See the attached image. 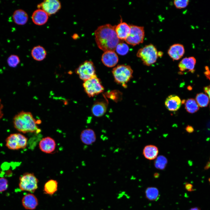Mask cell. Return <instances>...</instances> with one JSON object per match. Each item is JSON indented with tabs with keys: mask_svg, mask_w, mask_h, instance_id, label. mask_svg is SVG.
I'll list each match as a JSON object with an SVG mask.
<instances>
[{
	"mask_svg": "<svg viewBox=\"0 0 210 210\" xmlns=\"http://www.w3.org/2000/svg\"><path fill=\"white\" fill-rule=\"evenodd\" d=\"M116 25L106 24L99 26L94 32L98 47L104 52L115 51L120 42L115 31Z\"/></svg>",
	"mask_w": 210,
	"mask_h": 210,
	"instance_id": "obj_1",
	"label": "cell"
},
{
	"mask_svg": "<svg viewBox=\"0 0 210 210\" xmlns=\"http://www.w3.org/2000/svg\"><path fill=\"white\" fill-rule=\"evenodd\" d=\"M29 112L22 111L16 114L13 119L15 128L19 131L25 133H38L41 130L37 125L38 122Z\"/></svg>",
	"mask_w": 210,
	"mask_h": 210,
	"instance_id": "obj_2",
	"label": "cell"
},
{
	"mask_svg": "<svg viewBox=\"0 0 210 210\" xmlns=\"http://www.w3.org/2000/svg\"><path fill=\"white\" fill-rule=\"evenodd\" d=\"M133 72L130 66L124 64L118 65L112 71L115 81L125 88L127 83L132 78Z\"/></svg>",
	"mask_w": 210,
	"mask_h": 210,
	"instance_id": "obj_3",
	"label": "cell"
},
{
	"mask_svg": "<svg viewBox=\"0 0 210 210\" xmlns=\"http://www.w3.org/2000/svg\"><path fill=\"white\" fill-rule=\"evenodd\" d=\"M136 56L141 59L144 65L147 66L155 63L158 57L157 49L152 44L146 45L139 49Z\"/></svg>",
	"mask_w": 210,
	"mask_h": 210,
	"instance_id": "obj_4",
	"label": "cell"
},
{
	"mask_svg": "<svg viewBox=\"0 0 210 210\" xmlns=\"http://www.w3.org/2000/svg\"><path fill=\"white\" fill-rule=\"evenodd\" d=\"M19 179V186L22 191L34 192L38 188V180L33 173H25Z\"/></svg>",
	"mask_w": 210,
	"mask_h": 210,
	"instance_id": "obj_5",
	"label": "cell"
},
{
	"mask_svg": "<svg viewBox=\"0 0 210 210\" xmlns=\"http://www.w3.org/2000/svg\"><path fill=\"white\" fill-rule=\"evenodd\" d=\"M83 86L85 91L90 97L97 95L104 90L100 80L97 76L84 81Z\"/></svg>",
	"mask_w": 210,
	"mask_h": 210,
	"instance_id": "obj_6",
	"label": "cell"
},
{
	"mask_svg": "<svg viewBox=\"0 0 210 210\" xmlns=\"http://www.w3.org/2000/svg\"><path fill=\"white\" fill-rule=\"evenodd\" d=\"M130 26V32L125 41L127 44L133 46L142 43L145 36L144 27L133 25Z\"/></svg>",
	"mask_w": 210,
	"mask_h": 210,
	"instance_id": "obj_7",
	"label": "cell"
},
{
	"mask_svg": "<svg viewBox=\"0 0 210 210\" xmlns=\"http://www.w3.org/2000/svg\"><path fill=\"white\" fill-rule=\"evenodd\" d=\"M75 72L83 81L96 76L93 63L91 61H85L76 69Z\"/></svg>",
	"mask_w": 210,
	"mask_h": 210,
	"instance_id": "obj_8",
	"label": "cell"
},
{
	"mask_svg": "<svg viewBox=\"0 0 210 210\" xmlns=\"http://www.w3.org/2000/svg\"><path fill=\"white\" fill-rule=\"evenodd\" d=\"M6 146L13 150L25 148L27 145V139L20 133L10 134L6 139Z\"/></svg>",
	"mask_w": 210,
	"mask_h": 210,
	"instance_id": "obj_9",
	"label": "cell"
},
{
	"mask_svg": "<svg viewBox=\"0 0 210 210\" xmlns=\"http://www.w3.org/2000/svg\"><path fill=\"white\" fill-rule=\"evenodd\" d=\"M60 2L58 0H46L37 5V7L46 12L48 15L56 13L61 8Z\"/></svg>",
	"mask_w": 210,
	"mask_h": 210,
	"instance_id": "obj_10",
	"label": "cell"
},
{
	"mask_svg": "<svg viewBox=\"0 0 210 210\" xmlns=\"http://www.w3.org/2000/svg\"><path fill=\"white\" fill-rule=\"evenodd\" d=\"M103 63L106 66L112 67L115 66L118 61V58L116 53L112 51L104 52L101 58Z\"/></svg>",
	"mask_w": 210,
	"mask_h": 210,
	"instance_id": "obj_11",
	"label": "cell"
},
{
	"mask_svg": "<svg viewBox=\"0 0 210 210\" xmlns=\"http://www.w3.org/2000/svg\"><path fill=\"white\" fill-rule=\"evenodd\" d=\"M107 100H100L96 101L91 108L92 113L94 116L99 117L103 116L106 112L107 108Z\"/></svg>",
	"mask_w": 210,
	"mask_h": 210,
	"instance_id": "obj_12",
	"label": "cell"
},
{
	"mask_svg": "<svg viewBox=\"0 0 210 210\" xmlns=\"http://www.w3.org/2000/svg\"><path fill=\"white\" fill-rule=\"evenodd\" d=\"M39 146L41 151L46 153H50L55 150L56 144L53 139L48 136L43 138L40 141Z\"/></svg>",
	"mask_w": 210,
	"mask_h": 210,
	"instance_id": "obj_13",
	"label": "cell"
},
{
	"mask_svg": "<svg viewBox=\"0 0 210 210\" xmlns=\"http://www.w3.org/2000/svg\"><path fill=\"white\" fill-rule=\"evenodd\" d=\"M185 49L183 46L181 44L176 43L170 46L168 54L173 60H178L183 55Z\"/></svg>",
	"mask_w": 210,
	"mask_h": 210,
	"instance_id": "obj_14",
	"label": "cell"
},
{
	"mask_svg": "<svg viewBox=\"0 0 210 210\" xmlns=\"http://www.w3.org/2000/svg\"><path fill=\"white\" fill-rule=\"evenodd\" d=\"M196 60L193 57H185L179 63L178 66L182 72L188 71L193 73L194 72Z\"/></svg>",
	"mask_w": 210,
	"mask_h": 210,
	"instance_id": "obj_15",
	"label": "cell"
},
{
	"mask_svg": "<svg viewBox=\"0 0 210 210\" xmlns=\"http://www.w3.org/2000/svg\"><path fill=\"white\" fill-rule=\"evenodd\" d=\"M80 138L82 142L86 145H90L95 142L96 136L94 131L90 128L83 130L80 134Z\"/></svg>",
	"mask_w": 210,
	"mask_h": 210,
	"instance_id": "obj_16",
	"label": "cell"
},
{
	"mask_svg": "<svg viewBox=\"0 0 210 210\" xmlns=\"http://www.w3.org/2000/svg\"><path fill=\"white\" fill-rule=\"evenodd\" d=\"M181 102L180 98L175 95H171L166 99L165 104L166 108L170 111H174L180 108Z\"/></svg>",
	"mask_w": 210,
	"mask_h": 210,
	"instance_id": "obj_17",
	"label": "cell"
},
{
	"mask_svg": "<svg viewBox=\"0 0 210 210\" xmlns=\"http://www.w3.org/2000/svg\"><path fill=\"white\" fill-rule=\"evenodd\" d=\"M23 206L26 209L32 210L36 207L38 204V199L33 194L29 193L25 195L22 199Z\"/></svg>",
	"mask_w": 210,
	"mask_h": 210,
	"instance_id": "obj_18",
	"label": "cell"
},
{
	"mask_svg": "<svg viewBox=\"0 0 210 210\" xmlns=\"http://www.w3.org/2000/svg\"><path fill=\"white\" fill-rule=\"evenodd\" d=\"M48 15L44 11L38 9L33 13L32 19L33 23L36 25H42L47 22Z\"/></svg>",
	"mask_w": 210,
	"mask_h": 210,
	"instance_id": "obj_19",
	"label": "cell"
},
{
	"mask_svg": "<svg viewBox=\"0 0 210 210\" xmlns=\"http://www.w3.org/2000/svg\"><path fill=\"white\" fill-rule=\"evenodd\" d=\"M130 29V25L122 21L116 26L115 28V31L118 38L124 41L129 35Z\"/></svg>",
	"mask_w": 210,
	"mask_h": 210,
	"instance_id": "obj_20",
	"label": "cell"
},
{
	"mask_svg": "<svg viewBox=\"0 0 210 210\" xmlns=\"http://www.w3.org/2000/svg\"><path fill=\"white\" fill-rule=\"evenodd\" d=\"M14 22L19 25H23L27 22L28 19L27 14L24 10L19 9L14 11L13 15Z\"/></svg>",
	"mask_w": 210,
	"mask_h": 210,
	"instance_id": "obj_21",
	"label": "cell"
},
{
	"mask_svg": "<svg viewBox=\"0 0 210 210\" xmlns=\"http://www.w3.org/2000/svg\"><path fill=\"white\" fill-rule=\"evenodd\" d=\"M158 149L156 146L149 145L146 146L143 150V154L147 159L152 160L156 158L158 153Z\"/></svg>",
	"mask_w": 210,
	"mask_h": 210,
	"instance_id": "obj_22",
	"label": "cell"
},
{
	"mask_svg": "<svg viewBox=\"0 0 210 210\" xmlns=\"http://www.w3.org/2000/svg\"><path fill=\"white\" fill-rule=\"evenodd\" d=\"M31 53L33 58L38 61L43 60L46 58L47 54L45 48L39 45L34 47L31 51Z\"/></svg>",
	"mask_w": 210,
	"mask_h": 210,
	"instance_id": "obj_23",
	"label": "cell"
},
{
	"mask_svg": "<svg viewBox=\"0 0 210 210\" xmlns=\"http://www.w3.org/2000/svg\"><path fill=\"white\" fill-rule=\"evenodd\" d=\"M58 183L55 180L50 179L47 181L45 184L43 191L45 193L52 195L57 190Z\"/></svg>",
	"mask_w": 210,
	"mask_h": 210,
	"instance_id": "obj_24",
	"label": "cell"
},
{
	"mask_svg": "<svg viewBox=\"0 0 210 210\" xmlns=\"http://www.w3.org/2000/svg\"><path fill=\"white\" fill-rule=\"evenodd\" d=\"M185 107L187 111L193 113L196 112L199 108V106L196 101L192 98L188 99L185 102Z\"/></svg>",
	"mask_w": 210,
	"mask_h": 210,
	"instance_id": "obj_25",
	"label": "cell"
},
{
	"mask_svg": "<svg viewBox=\"0 0 210 210\" xmlns=\"http://www.w3.org/2000/svg\"><path fill=\"white\" fill-rule=\"evenodd\" d=\"M146 198L150 201H156L159 197V193L158 188L155 187L148 188L145 190Z\"/></svg>",
	"mask_w": 210,
	"mask_h": 210,
	"instance_id": "obj_26",
	"label": "cell"
},
{
	"mask_svg": "<svg viewBox=\"0 0 210 210\" xmlns=\"http://www.w3.org/2000/svg\"><path fill=\"white\" fill-rule=\"evenodd\" d=\"M196 100L199 106L201 107L206 106L209 103L208 96L206 94L202 93L197 94Z\"/></svg>",
	"mask_w": 210,
	"mask_h": 210,
	"instance_id": "obj_27",
	"label": "cell"
},
{
	"mask_svg": "<svg viewBox=\"0 0 210 210\" xmlns=\"http://www.w3.org/2000/svg\"><path fill=\"white\" fill-rule=\"evenodd\" d=\"M116 50L119 54L124 55L128 52L129 47L126 44L123 42H120L116 46Z\"/></svg>",
	"mask_w": 210,
	"mask_h": 210,
	"instance_id": "obj_28",
	"label": "cell"
},
{
	"mask_svg": "<svg viewBox=\"0 0 210 210\" xmlns=\"http://www.w3.org/2000/svg\"><path fill=\"white\" fill-rule=\"evenodd\" d=\"M20 59L19 57L15 55H11L9 56L7 60L8 65L10 67H15L20 63Z\"/></svg>",
	"mask_w": 210,
	"mask_h": 210,
	"instance_id": "obj_29",
	"label": "cell"
},
{
	"mask_svg": "<svg viewBox=\"0 0 210 210\" xmlns=\"http://www.w3.org/2000/svg\"><path fill=\"white\" fill-rule=\"evenodd\" d=\"M166 158L163 156H160L157 158L155 163L156 167L160 169H163L165 167L167 163Z\"/></svg>",
	"mask_w": 210,
	"mask_h": 210,
	"instance_id": "obj_30",
	"label": "cell"
},
{
	"mask_svg": "<svg viewBox=\"0 0 210 210\" xmlns=\"http://www.w3.org/2000/svg\"><path fill=\"white\" fill-rule=\"evenodd\" d=\"M106 95L113 100L117 102L121 99V93L118 91H113L107 93Z\"/></svg>",
	"mask_w": 210,
	"mask_h": 210,
	"instance_id": "obj_31",
	"label": "cell"
},
{
	"mask_svg": "<svg viewBox=\"0 0 210 210\" xmlns=\"http://www.w3.org/2000/svg\"><path fill=\"white\" fill-rule=\"evenodd\" d=\"M189 2L188 0H176L174 1V3L176 8L181 9L186 7Z\"/></svg>",
	"mask_w": 210,
	"mask_h": 210,
	"instance_id": "obj_32",
	"label": "cell"
},
{
	"mask_svg": "<svg viewBox=\"0 0 210 210\" xmlns=\"http://www.w3.org/2000/svg\"><path fill=\"white\" fill-rule=\"evenodd\" d=\"M8 184L7 180L4 178H0V192L7 190Z\"/></svg>",
	"mask_w": 210,
	"mask_h": 210,
	"instance_id": "obj_33",
	"label": "cell"
},
{
	"mask_svg": "<svg viewBox=\"0 0 210 210\" xmlns=\"http://www.w3.org/2000/svg\"><path fill=\"white\" fill-rule=\"evenodd\" d=\"M186 189L189 191H191L194 190L193 188L192 185L189 183H186L185 185Z\"/></svg>",
	"mask_w": 210,
	"mask_h": 210,
	"instance_id": "obj_34",
	"label": "cell"
},
{
	"mask_svg": "<svg viewBox=\"0 0 210 210\" xmlns=\"http://www.w3.org/2000/svg\"><path fill=\"white\" fill-rule=\"evenodd\" d=\"M204 90L205 92L208 95V97L210 100V85L205 87L204 88Z\"/></svg>",
	"mask_w": 210,
	"mask_h": 210,
	"instance_id": "obj_35",
	"label": "cell"
},
{
	"mask_svg": "<svg viewBox=\"0 0 210 210\" xmlns=\"http://www.w3.org/2000/svg\"><path fill=\"white\" fill-rule=\"evenodd\" d=\"M187 132L189 133H191L194 131V129L193 127L190 125L187 126L185 129Z\"/></svg>",
	"mask_w": 210,
	"mask_h": 210,
	"instance_id": "obj_36",
	"label": "cell"
},
{
	"mask_svg": "<svg viewBox=\"0 0 210 210\" xmlns=\"http://www.w3.org/2000/svg\"><path fill=\"white\" fill-rule=\"evenodd\" d=\"M210 168V159L209 161V162L205 167V169H207Z\"/></svg>",
	"mask_w": 210,
	"mask_h": 210,
	"instance_id": "obj_37",
	"label": "cell"
},
{
	"mask_svg": "<svg viewBox=\"0 0 210 210\" xmlns=\"http://www.w3.org/2000/svg\"><path fill=\"white\" fill-rule=\"evenodd\" d=\"M78 37V35L77 34H74L72 36V38L74 39H77Z\"/></svg>",
	"mask_w": 210,
	"mask_h": 210,
	"instance_id": "obj_38",
	"label": "cell"
},
{
	"mask_svg": "<svg viewBox=\"0 0 210 210\" xmlns=\"http://www.w3.org/2000/svg\"><path fill=\"white\" fill-rule=\"evenodd\" d=\"M163 55V53L161 51L158 52V57H161Z\"/></svg>",
	"mask_w": 210,
	"mask_h": 210,
	"instance_id": "obj_39",
	"label": "cell"
},
{
	"mask_svg": "<svg viewBox=\"0 0 210 210\" xmlns=\"http://www.w3.org/2000/svg\"><path fill=\"white\" fill-rule=\"evenodd\" d=\"M189 210H200L199 208L195 207L190 209Z\"/></svg>",
	"mask_w": 210,
	"mask_h": 210,
	"instance_id": "obj_40",
	"label": "cell"
}]
</instances>
